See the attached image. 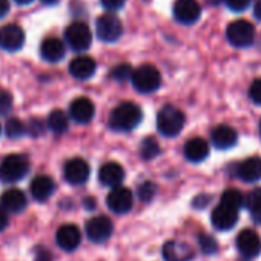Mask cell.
I'll return each instance as SVG.
<instances>
[{"instance_id": "6da1fadb", "label": "cell", "mask_w": 261, "mask_h": 261, "mask_svg": "<svg viewBox=\"0 0 261 261\" xmlns=\"http://www.w3.org/2000/svg\"><path fill=\"white\" fill-rule=\"evenodd\" d=\"M142 121V109L130 101L120 103L117 108L112 109L109 115V126L114 130H120V133H127L137 127Z\"/></svg>"}, {"instance_id": "7a4b0ae2", "label": "cell", "mask_w": 261, "mask_h": 261, "mask_svg": "<svg viewBox=\"0 0 261 261\" xmlns=\"http://www.w3.org/2000/svg\"><path fill=\"white\" fill-rule=\"evenodd\" d=\"M183 126H185V115L178 108L172 105H166L159 111L157 127L162 136L175 137L181 133Z\"/></svg>"}, {"instance_id": "3957f363", "label": "cell", "mask_w": 261, "mask_h": 261, "mask_svg": "<svg viewBox=\"0 0 261 261\" xmlns=\"http://www.w3.org/2000/svg\"><path fill=\"white\" fill-rule=\"evenodd\" d=\"M30 172V162L22 154H13L0 163V181L16 183Z\"/></svg>"}, {"instance_id": "277c9868", "label": "cell", "mask_w": 261, "mask_h": 261, "mask_svg": "<svg viewBox=\"0 0 261 261\" xmlns=\"http://www.w3.org/2000/svg\"><path fill=\"white\" fill-rule=\"evenodd\" d=\"M133 85L134 88L142 92V94H149L154 92L160 88L162 85V75L160 71L152 66V65H142L137 69H134L133 72Z\"/></svg>"}, {"instance_id": "5b68a950", "label": "cell", "mask_w": 261, "mask_h": 261, "mask_svg": "<svg viewBox=\"0 0 261 261\" xmlns=\"http://www.w3.org/2000/svg\"><path fill=\"white\" fill-rule=\"evenodd\" d=\"M226 37L232 46L247 48L255 40V28L247 20H235L229 23L226 30Z\"/></svg>"}, {"instance_id": "8992f818", "label": "cell", "mask_w": 261, "mask_h": 261, "mask_svg": "<svg viewBox=\"0 0 261 261\" xmlns=\"http://www.w3.org/2000/svg\"><path fill=\"white\" fill-rule=\"evenodd\" d=\"M65 39L66 43L69 45L71 49L82 53L86 51L91 43H92V33L89 30V27L83 22H74L71 23L66 31H65Z\"/></svg>"}, {"instance_id": "52a82bcc", "label": "cell", "mask_w": 261, "mask_h": 261, "mask_svg": "<svg viewBox=\"0 0 261 261\" xmlns=\"http://www.w3.org/2000/svg\"><path fill=\"white\" fill-rule=\"evenodd\" d=\"M95 31H97V36L100 40L111 43V42H117L121 37L123 25H121V20L115 14L106 13L97 19Z\"/></svg>"}, {"instance_id": "ba28073f", "label": "cell", "mask_w": 261, "mask_h": 261, "mask_svg": "<svg viewBox=\"0 0 261 261\" xmlns=\"http://www.w3.org/2000/svg\"><path fill=\"white\" fill-rule=\"evenodd\" d=\"M106 203H108V207L112 212L126 214V212L130 211V207H133V204H134V195L124 186H115L108 194Z\"/></svg>"}, {"instance_id": "9c48e42d", "label": "cell", "mask_w": 261, "mask_h": 261, "mask_svg": "<svg viewBox=\"0 0 261 261\" xmlns=\"http://www.w3.org/2000/svg\"><path fill=\"white\" fill-rule=\"evenodd\" d=\"M201 16V7L197 0H177L174 4V17L181 25H194Z\"/></svg>"}, {"instance_id": "30bf717a", "label": "cell", "mask_w": 261, "mask_h": 261, "mask_svg": "<svg viewBox=\"0 0 261 261\" xmlns=\"http://www.w3.org/2000/svg\"><path fill=\"white\" fill-rule=\"evenodd\" d=\"M25 43V33L23 30L16 25V23H10L0 28V48L8 51V53H14L19 51Z\"/></svg>"}, {"instance_id": "8fae6325", "label": "cell", "mask_w": 261, "mask_h": 261, "mask_svg": "<svg viewBox=\"0 0 261 261\" xmlns=\"http://www.w3.org/2000/svg\"><path fill=\"white\" fill-rule=\"evenodd\" d=\"M112 221L105 215L94 217L86 223V235L92 243H105L112 235Z\"/></svg>"}, {"instance_id": "7c38bea8", "label": "cell", "mask_w": 261, "mask_h": 261, "mask_svg": "<svg viewBox=\"0 0 261 261\" xmlns=\"http://www.w3.org/2000/svg\"><path fill=\"white\" fill-rule=\"evenodd\" d=\"M89 165L83 160V159H71L69 162H66L63 174H65V180L74 186H80L83 183H86V180L89 178Z\"/></svg>"}, {"instance_id": "4fadbf2b", "label": "cell", "mask_w": 261, "mask_h": 261, "mask_svg": "<svg viewBox=\"0 0 261 261\" xmlns=\"http://www.w3.org/2000/svg\"><path fill=\"white\" fill-rule=\"evenodd\" d=\"M211 221L215 229L218 230H229L232 229L238 221V211L233 207H229L223 203H220L211 215Z\"/></svg>"}, {"instance_id": "5bb4252c", "label": "cell", "mask_w": 261, "mask_h": 261, "mask_svg": "<svg viewBox=\"0 0 261 261\" xmlns=\"http://www.w3.org/2000/svg\"><path fill=\"white\" fill-rule=\"evenodd\" d=\"M237 247L243 256L253 258L261 250V240L256 232H253L250 229H244L237 237Z\"/></svg>"}, {"instance_id": "9a60e30c", "label": "cell", "mask_w": 261, "mask_h": 261, "mask_svg": "<svg viewBox=\"0 0 261 261\" xmlns=\"http://www.w3.org/2000/svg\"><path fill=\"white\" fill-rule=\"evenodd\" d=\"M56 241L60 249L66 252H72L79 247L82 241V233L80 229L75 224H63L56 233Z\"/></svg>"}, {"instance_id": "2e32d148", "label": "cell", "mask_w": 261, "mask_h": 261, "mask_svg": "<svg viewBox=\"0 0 261 261\" xmlns=\"http://www.w3.org/2000/svg\"><path fill=\"white\" fill-rule=\"evenodd\" d=\"M94 114H95V106L88 97H79L69 106L71 118L80 124L89 123L94 118Z\"/></svg>"}, {"instance_id": "e0dca14e", "label": "cell", "mask_w": 261, "mask_h": 261, "mask_svg": "<svg viewBox=\"0 0 261 261\" xmlns=\"http://www.w3.org/2000/svg\"><path fill=\"white\" fill-rule=\"evenodd\" d=\"M211 140H212V145L217 148V149H230L232 146L237 145V140H238V134L237 130L227 124H220L217 127L212 129V134H211Z\"/></svg>"}, {"instance_id": "ac0fdd59", "label": "cell", "mask_w": 261, "mask_h": 261, "mask_svg": "<svg viewBox=\"0 0 261 261\" xmlns=\"http://www.w3.org/2000/svg\"><path fill=\"white\" fill-rule=\"evenodd\" d=\"M97 65L89 56H79L69 63V74L77 80H88L94 75Z\"/></svg>"}, {"instance_id": "d6986e66", "label": "cell", "mask_w": 261, "mask_h": 261, "mask_svg": "<svg viewBox=\"0 0 261 261\" xmlns=\"http://www.w3.org/2000/svg\"><path fill=\"white\" fill-rule=\"evenodd\" d=\"M31 195L37 201H46L56 191V183L48 175H37L30 186Z\"/></svg>"}, {"instance_id": "ffe728a7", "label": "cell", "mask_w": 261, "mask_h": 261, "mask_svg": "<svg viewBox=\"0 0 261 261\" xmlns=\"http://www.w3.org/2000/svg\"><path fill=\"white\" fill-rule=\"evenodd\" d=\"M237 175L247 183H255L261 180V159L249 157L243 160L237 168Z\"/></svg>"}, {"instance_id": "44dd1931", "label": "cell", "mask_w": 261, "mask_h": 261, "mask_svg": "<svg viewBox=\"0 0 261 261\" xmlns=\"http://www.w3.org/2000/svg\"><path fill=\"white\" fill-rule=\"evenodd\" d=\"M0 204L8 212L19 214L27 207L28 200H27V195L20 189H8L0 197Z\"/></svg>"}, {"instance_id": "7402d4cb", "label": "cell", "mask_w": 261, "mask_h": 261, "mask_svg": "<svg viewBox=\"0 0 261 261\" xmlns=\"http://www.w3.org/2000/svg\"><path fill=\"white\" fill-rule=\"evenodd\" d=\"M40 54L42 57L46 60V62H51V63H57L60 62L65 54H66V48H65V43L57 39V37H49V39H45L42 42V46H40Z\"/></svg>"}, {"instance_id": "603a6c76", "label": "cell", "mask_w": 261, "mask_h": 261, "mask_svg": "<svg viewBox=\"0 0 261 261\" xmlns=\"http://www.w3.org/2000/svg\"><path fill=\"white\" fill-rule=\"evenodd\" d=\"M123 178H124V171L115 162L105 163L100 168V171H98V180L105 186H111V188L120 186V183L123 181Z\"/></svg>"}, {"instance_id": "cb8c5ba5", "label": "cell", "mask_w": 261, "mask_h": 261, "mask_svg": "<svg viewBox=\"0 0 261 261\" xmlns=\"http://www.w3.org/2000/svg\"><path fill=\"white\" fill-rule=\"evenodd\" d=\"M183 152H185V157L189 162L200 163V162H203L209 155V145H207V142L204 139L194 137V139L186 142Z\"/></svg>"}, {"instance_id": "d4e9b609", "label": "cell", "mask_w": 261, "mask_h": 261, "mask_svg": "<svg viewBox=\"0 0 261 261\" xmlns=\"http://www.w3.org/2000/svg\"><path fill=\"white\" fill-rule=\"evenodd\" d=\"M163 256L166 261H191L194 258V250L188 244L168 241L163 246Z\"/></svg>"}, {"instance_id": "484cf974", "label": "cell", "mask_w": 261, "mask_h": 261, "mask_svg": "<svg viewBox=\"0 0 261 261\" xmlns=\"http://www.w3.org/2000/svg\"><path fill=\"white\" fill-rule=\"evenodd\" d=\"M48 127L53 130L54 134L60 136V134H65L68 130V126H69V121H68V117L63 111L60 109H54L49 115H48Z\"/></svg>"}, {"instance_id": "4316f807", "label": "cell", "mask_w": 261, "mask_h": 261, "mask_svg": "<svg viewBox=\"0 0 261 261\" xmlns=\"http://www.w3.org/2000/svg\"><path fill=\"white\" fill-rule=\"evenodd\" d=\"M246 206L250 212L252 220L261 224V189H255L246 197Z\"/></svg>"}, {"instance_id": "83f0119b", "label": "cell", "mask_w": 261, "mask_h": 261, "mask_svg": "<svg viewBox=\"0 0 261 261\" xmlns=\"http://www.w3.org/2000/svg\"><path fill=\"white\" fill-rule=\"evenodd\" d=\"M221 203L226 204V206H229V207H233V209L240 211L246 204V198L243 197V194L240 191H237V189H227L221 195Z\"/></svg>"}, {"instance_id": "f1b7e54d", "label": "cell", "mask_w": 261, "mask_h": 261, "mask_svg": "<svg viewBox=\"0 0 261 261\" xmlns=\"http://www.w3.org/2000/svg\"><path fill=\"white\" fill-rule=\"evenodd\" d=\"M5 133L10 139H19L28 133V129L20 118H10L5 126Z\"/></svg>"}, {"instance_id": "f546056e", "label": "cell", "mask_w": 261, "mask_h": 261, "mask_svg": "<svg viewBox=\"0 0 261 261\" xmlns=\"http://www.w3.org/2000/svg\"><path fill=\"white\" fill-rule=\"evenodd\" d=\"M140 154L145 160H152L160 154V146L157 143V140H154L152 137H148L142 142L140 146Z\"/></svg>"}, {"instance_id": "4dcf8cb0", "label": "cell", "mask_w": 261, "mask_h": 261, "mask_svg": "<svg viewBox=\"0 0 261 261\" xmlns=\"http://www.w3.org/2000/svg\"><path fill=\"white\" fill-rule=\"evenodd\" d=\"M139 198L142 200V201H145V203H149V201H152L154 200V197H155V194H157V186H155V183H152V181H145V183H142L140 186H139Z\"/></svg>"}, {"instance_id": "1f68e13d", "label": "cell", "mask_w": 261, "mask_h": 261, "mask_svg": "<svg viewBox=\"0 0 261 261\" xmlns=\"http://www.w3.org/2000/svg\"><path fill=\"white\" fill-rule=\"evenodd\" d=\"M133 72H134L133 68H130L127 63H120L111 71V77L117 82H124V80L133 77Z\"/></svg>"}, {"instance_id": "d6a6232c", "label": "cell", "mask_w": 261, "mask_h": 261, "mask_svg": "<svg viewBox=\"0 0 261 261\" xmlns=\"http://www.w3.org/2000/svg\"><path fill=\"white\" fill-rule=\"evenodd\" d=\"M198 243H200L201 250H203L206 255H212V253H215L217 249H218L215 238H212L211 235H206V233H200V235H198Z\"/></svg>"}, {"instance_id": "836d02e7", "label": "cell", "mask_w": 261, "mask_h": 261, "mask_svg": "<svg viewBox=\"0 0 261 261\" xmlns=\"http://www.w3.org/2000/svg\"><path fill=\"white\" fill-rule=\"evenodd\" d=\"M11 108H13V95L5 89H0V115L8 114Z\"/></svg>"}, {"instance_id": "e575fe53", "label": "cell", "mask_w": 261, "mask_h": 261, "mask_svg": "<svg viewBox=\"0 0 261 261\" xmlns=\"http://www.w3.org/2000/svg\"><path fill=\"white\" fill-rule=\"evenodd\" d=\"M249 97L255 105H261V79H256L252 82L249 88Z\"/></svg>"}, {"instance_id": "d590c367", "label": "cell", "mask_w": 261, "mask_h": 261, "mask_svg": "<svg viewBox=\"0 0 261 261\" xmlns=\"http://www.w3.org/2000/svg\"><path fill=\"white\" fill-rule=\"evenodd\" d=\"M250 2H252V0H224L226 7L230 11H235V13H241V11L247 10Z\"/></svg>"}, {"instance_id": "8d00e7d4", "label": "cell", "mask_w": 261, "mask_h": 261, "mask_svg": "<svg viewBox=\"0 0 261 261\" xmlns=\"http://www.w3.org/2000/svg\"><path fill=\"white\" fill-rule=\"evenodd\" d=\"M27 129H28V133L33 136V137H39L43 130H45V124L40 121V120H37V118H33L31 121H30V124H27Z\"/></svg>"}, {"instance_id": "74e56055", "label": "cell", "mask_w": 261, "mask_h": 261, "mask_svg": "<svg viewBox=\"0 0 261 261\" xmlns=\"http://www.w3.org/2000/svg\"><path fill=\"white\" fill-rule=\"evenodd\" d=\"M100 2H101V5H103L106 10H109V11H117V10H120V8L124 5L126 0H100Z\"/></svg>"}, {"instance_id": "f35d334b", "label": "cell", "mask_w": 261, "mask_h": 261, "mask_svg": "<svg viewBox=\"0 0 261 261\" xmlns=\"http://www.w3.org/2000/svg\"><path fill=\"white\" fill-rule=\"evenodd\" d=\"M34 261H53V255L46 249H39L37 253H36V259Z\"/></svg>"}, {"instance_id": "ab89813d", "label": "cell", "mask_w": 261, "mask_h": 261, "mask_svg": "<svg viewBox=\"0 0 261 261\" xmlns=\"http://www.w3.org/2000/svg\"><path fill=\"white\" fill-rule=\"evenodd\" d=\"M7 212H8L7 209L0 207V232H2L8 226V223H10V218H8V214Z\"/></svg>"}, {"instance_id": "60d3db41", "label": "cell", "mask_w": 261, "mask_h": 261, "mask_svg": "<svg viewBox=\"0 0 261 261\" xmlns=\"http://www.w3.org/2000/svg\"><path fill=\"white\" fill-rule=\"evenodd\" d=\"M10 11V2L8 0H0V19L5 17Z\"/></svg>"}, {"instance_id": "b9f144b4", "label": "cell", "mask_w": 261, "mask_h": 261, "mask_svg": "<svg viewBox=\"0 0 261 261\" xmlns=\"http://www.w3.org/2000/svg\"><path fill=\"white\" fill-rule=\"evenodd\" d=\"M253 16L261 22V0H256L253 7Z\"/></svg>"}, {"instance_id": "7bdbcfd3", "label": "cell", "mask_w": 261, "mask_h": 261, "mask_svg": "<svg viewBox=\"0 0 261 261\" xmlns=\"http://www.w3.org/2000/svg\"><path fill=\"white\" fill-rule=\"evenodd\" d=\"M207 4H211V5H218V4H221V2H224V0H206Z\"/></svg>"}, {"instance_id": "ee69618b", "label": "cell", "mask_w": 261, "mask_h": 261, "mask_svg": "<svg viewBox=\"0 0 261 261\" xmlns=\"http://www.w3.org/2000/svg\"><path fill=\"white\" fill-rule=\"evenodd\" d=\"M16 2H17L19 5H28V4L33 2V0H16Z\"/></svg>"}, {"instance_id": "f6af8a7d", "label": "cell", "mask_w": 261, "mask_h": 261, "mask_svg": "<svg viewBox=\"0 0 261 261\" xmlns=\"http://www.w3.org/2000/svg\"><path fill=\"white\" fill-rule=\"evenodd\" d=\"M43 4H46V5H56L59 0H42Z\"/></svg>"}, {"instance_id": "bcb514c9", "label": "cell", "mask_w": 261, "mask_h": 261, "mask_svg": "<svg viewBox=\"0 0 261 261\" xmlns=\"http://www.w3.org/2000/svg\"><path fill=\"white\" fill-rule=\"evenodd\" d=\"M259 134H261V121H259Z\"/></svg>"}, {"instance_id": "7dc6e473", "label": "cell", "mask_w": 261, "mask_h": 261, "mask_svg": "<svg viewBox=\"0 0 261 261\" xmlns=\"http://www.w3.org/2000/svg\"><path fill=\"white\" fill-rule=\"evenodd\" d=\"M0 133H2V127H0Z\"/></svg>"}]
</instances>
